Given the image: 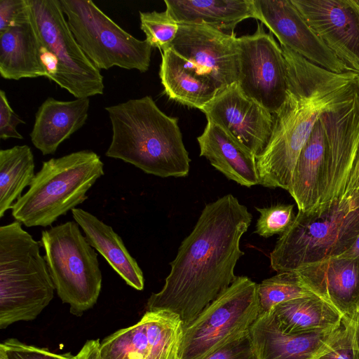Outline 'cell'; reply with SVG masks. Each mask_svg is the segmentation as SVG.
Returning <instances> with one entry per match:
<instances>
[{
	"instance_id": "obj_1",
	"label": "cell",
	"mask_w": 359,
	"mask_h": 359,
	"mask_svg": "<svg viewBox=\"0 0 359 359\" xmlns=\"http://www.w3.org/2000/svg\"><path fill=\"white\" fill-rule=\"evenodd\" d=\"M252 219L231 194L205 205L170 263L163 287L148 299L147 311L172 312L183 328L189 325L236 278L234 269L244 255L240 241Z\"/></svg>"
},
{
	"instance_id": "obj_2",
	"label": "cell",
	"mask_w": 359,
	"mask_h": 359,
	"mask_svg": "<svg viewBox=\"0 0 359 359\" xmlns=\"http://www.w3.org/2000/svg\"><path fill=\"white\" fill-rule=\"evenodd\" d=\"M280 46L287 69V90L284 102L273 114L269 140L257 159L268 172L288 178L320 116L353 100L359 90V75L327 70Z\"/></svg>"
},
{
	"instance_id": "obj_3",
	"label": "cell",
	"mask_w": 359,
	"mask_h": 359,
	"mask_svg": "<svg viewBox=\"0 0 359 359\" xmlns=\"http://www.w3.org/2000/svg\"><path fill=\"white\" fill-rule=\"evenodd\" d=\"M112 137L107 157L160 177L188 175L191 159L178 120L163 113L150 96L105 108Z\"/></svg>"
},
{
	"instance_id": "obj_4",
	"label": "cell",
	"mask_w": 359,
	"mask_h": 359,
	"mask_svg": "<svg viewBox=\"0 0 359 359\" xmlns=\"http://www.w3.org/2000/svg\"><path fill=\"white\" fill-rule=\"evenodd\" d=\"M359 235V191L309 209L298 210L270 253L278 273L339 257Z\"/></svg>"
},
{
	"instance_id": "obj_5",
	"label": "cell",
	"mask_w": 359,
	"mask_h": 359,
	"mask_svg": "<svg viewBox=\"0 0 359 359\" xmlns=\"http://www.w3.org/2000/svg\"><path fill=\"white\" fill-rule=\"evenodd\" d=\"M41 243L18 221L0 226V328L34 320L54 296Z\"/></svg>"
},
{
	"instance_id": "obj_6",
	"label": "cell",
	"mask_w": 359,
	"mask_h": 359,
	"mask_svg": "<svg viewBox=\"0 0 359 359\" xmlns=\"http://www.w3.org/2000/svg\"><path fill=\"white\" fill-rule=\"evenodd\" d=\"M104 174L103 162L91 150L43 161L28 191L14 203L12 216L27 227L51 226L84 202Z\"/></svg>"
},
{
	"instance_id": "obj_7",
	"label": "cell",
	"mask_w": 359,
	"mask_h": 359,
	"mask_svg": "<svg viewBox=\"0 0 359 359\" xmlns=\"http://www.w3.org/2000/svg\"><path fill=\"white\" fill-rule=\"evenodd\" d=\"M74 221L41 231V245L57 294L80 316L96 304L102 276L97 254Z\"/></svg>"
},
{
	"instance_id": "obj_8",
	"label": "cell",
	"mask_w": 359,
	"mask_h": 359,
	"mask_svg": "<svg viewBox=\"0 0 359 359\" xmlns=\"http://www.w3.org/2000/svg\"><path fill=\"white\" fill-rule=\"evenodd\" d=\"M43 49L46 78L76 98L103 94V76L76 41L60 0H27Z\"/></svg>"
},
{
	"instance_id": "obj_9",
	"label": "cell",
	"mask_w": 359,
	"mask_h": 359,
	"mask_svg": "<svg viewBox=\"0 0 359 359\" xmlns=\"http://www.w3.org/2000/svg\"><path fill=\"white\" fill-rule=\"evenodd\" d=\"M261 313L257 283L237 276L184 328L180 359H201L248 334Z\"/></svg>"
},
{
	"instance_id": "obj_10",
	"label": "cell",
	"mask_w": 359,
	"mask_h": 359,
	"mask_svg": "<svg viewBox=\"0 0 359 359\" xmlns=\"http://www.w3.org/2000/svg\"><path fill=\"white\" fill-rule=\"evenodd\" d=\"M60 3L76 41L97 68L149 69L152 47L146 39H137L125 31L90 0Z\"/></svg>"
},
{
	"instance_id": "obj_11",
	"label": "cell",
	"mask_w": 359,
	"mask_h": 359,
	"mask_svg": "<svg viewBox=\"0 0 359 359\" xmlns=\"http://www.w3.org/2000/svg\"><path fill=\"white\" fill-rule=\"evenodd\" d=\"M238 86L243 93L274 114L285 101L287 69L282 48L262 22L255 32L238 38Z\"/></svg>"
},
{
	"instance_id": "obj_12",
	"label": "cell",
	"mask_w": 359,
	"mask_h": 359,
	"mask_svg": "<svg viewBox=\"0 0 359 359\" xmlns=\"http://www.w3.org/2000/svg\"><path fill=\"white\" fill-rule=\"evenodd\" d=\"M169 46L220 91L238 82L240 48L233 32L227 34L206 25L179 24Z\"/></svg>"
},
{
	"instance_id": "obj_13",
	"label": "cell",
	"mask_w": 359,
	"mask_h": 359,
	"mask_svg": "<svg viewBox=\"0 0 359 359\" xmlns=\"http://www.w3.org/2000/svg\"><path fill=\"white\" fill-rule=\"evenodd\" d=\"M180 318L170 311H147L135 325L100 342L102 359H180L183 337Z\"/></svg>"
},
{
	"instance_id": "obj_14",
	"label": "cell",
	"mask_w": 359,
	"mask_h": 359,
	"mask_svg": "<svg viewBox=\"0 0 359 359\" xmlns=\"http://www.w3.org/2000/svg\"><path fill=\"white\" fill-rule=\"evenodd\" d=\"M313 32L359 75V0H290Z\"/></svg>"
},
{
	"instance_id": "obj_15",
	"label": "cell",
	"mask_w": 359,
	"mask_h": 359,
	"mask_svg": "<svg viewBox=\"0 0 359 359\" xmlns=\"http://www.w3.org/2000/svg\"><path fill=\"white\" fill-rule=\"evenodd\" d=\"M201 111L256 158L266 146L273 115L245 95L237 82L218 92Z\"/></svg>"
},
{
	"instance_id": "obj_16",
	"label": "cell",
	"mask_w": 359,
	"mask_h": 359,
	"mask_svg": "<svg viewBox=\"0 0 359 359\" xmlns=\"http://www.w3.org/2000/svg\"><path fill=\"white\" fill-rule=\"evenodd\" d=\"M257 20L285 46L313 64L335 73L350 72L310 28L290 0H253Z\"/></svg>"
},
{
	"instance_id": "obj_17",
	"label": "cell",
	"mask_w": 359,
	"mask_h": 359,
	"mask_svg": "<svg viewBox=\"0 0 359 359\" xmlns=\"http://www.w3.org/2000/svg\"><path fill=\"white\" fill-rule=\"evenodd\" d=\"M301 284L321 298L343 317L355 314L359 308V262L335 257L293 270Z\"/></svg>"
},
{
	"instance_id": "obj_18",
	"label": "cell",
	"mask_w": 359,
	"mask_h": 359,
	"mask_svg": "<svg viewBox=\"0 0 359 359\" xmlns=\"http://www.w3.org/2000/svg\"><path fill=\"white\" fill-rule=\"evenodd\" d=\"M337 330L303 334L283 332L273 310L262 312L249 331L256 359H318L334 343Z\"/></svg>"
},
{
	"instance_id": "obj_19",
	"label": "cell",
	"mask_w": 359,
	"mask_h": 359,
	"mask_svg": "<svg viewBox=\"0 0 359 359\" xmlns=\"http://www.w3.org/2000/svg\"><path fill=\"white\" fill-rule=\"evenodd\" d=\"M0 74L8 80L47 76L30 9L27 17L0 33Z\"/></svg>"
},
{
	"instance_id": "obj_20",
	"label": "cell",
	"mask_w": 359,
	"mask_h": 359,
	"mask_svg": "<svg viewBox=\"0 0 359 359\" xmlns=\"http://www.w3.org/2000/svg\"><path fill=\"white\" fill-rule=\"evenodd\" d=\"M90 100L61 101L47 98L39 107L30 138L43 155L54 154L58 147L84 126Z\"/></svg>"
},
{
	"instance_id": "obj_21",
	"label": "cell",
	"mask_w": 359,
	"mask_h": 359,
	"mask_svg": "<svg viewBox=\"0 0 359 359\" xmlns=\"http://www.w3.org/2000/svg\"><path fill=\"white\" fill-rule=\"evenodd\" d=\"M197 140L200 156L229 180L246 187L259 184L256 156L221 127L208 121Z\"/></svg>"
},
{
	"instance_id": "obj_22",
	"label": "cell",
	"mask_w": 359,
	"mask_h": 359,
	"mask_svg": "<svg viewBox=\"0 0 359 359\" xmlns=\"http://www.w3.org/2000/svg\"><path fill=\"white\" fill-rule=\"evenodd\" d=\"M327 133L322 116L298 157L287 191L298 210L320 203L325 171Z\"/></svg>"
},
{
	"instance_id": "obj_23",
	"label": "cell",
	"mask_w": 359,
	"mask_h": 359,
	"mask_svg": "<svg viewBox=\"0 0 359 359\" xmlns=\"http://www.w3.org/2000/svg\"><path fill=\"white\" fill-rule=\"evenodd\" d=\"M72 214L89 244L101 254L127 285L142 290L144 286L142 271L112 227L79 208L73 209Z\"/></svg>"
},
{
	"instance_id": "obj_24",
	"label": "cell",
	"mask_w": 359,
	"mask_h": 359,
	"mask_svg": "<svg viewBox=\"0 0 359 359\" xmlns=\"http://www.w3.org/2000/svg\"><path fill=\"white\" fill-rule=\"evenodd\" d=\"M166 11L179 24L206 25L233 32L248 18L257 20L253 0H165Z\"/></svg>"
},
{
	"instance_id": "obj_25",
	"label": "cell",
	"mask_w": 359,
	"mask_h": 359,
	"mask_svg": "<svg viewBox=\"0 0 359 359\" xmlns=\"http://www.w3.org/2000/svg\"><path fill=\"white\" fill-rule=\"evenodd\" d=\"M159 76L167 96L189 107L201 110L219 92L170 47L163 50Z\"/></svg>"
},
{
	"instance_id": "obj_26",
	"label": "cell",
	"mask_w": 359,
	"mask_h": 359,
	"mask_svg": "<svg viewBox=\"0 0 359 359\" xmlns=\"http://www.w3.org/2000/svg\"><path fill=\"white\" fill-rule=\"evenodd\" d=\"M272 310L280 329L291 334L334 330L341 326L344 318L314 294L280 303Z\"/></svg>"
},
{
	"instance_id": "obj_27",
	"label": "cell",
	"mask_w": 359,
	"mask_h": 359,
	"mask_svg": "<svg viewBox=\"0 0 359 359\" xmlns=\"http://www.w3.org/2000/svg\"><path fill=\"white\" fill-rule=\"evenodd\" d=\"M34 158L31 148L16 145L0 150V217L12 209L15 201L30 186L34 177Z\"/></svg>"
},
{
	"instance_id": "obj_28",
	"label": "cell",
	"mask_w": 359,
	"mask_h": 359,
	"mask_svg": "<svg viewBox=\"0 0 359 359\" xmlns=\"http://www.w3.org/2000/svg\"><path fill=\"white\" fill-rule=\"evenodd\" d=\"M298 280L294 271L278 273L257 284V295L262 312L297 298L313 295Z\"/></svg>"
},
{
	"instance_id": "obj_29",
	"label": "cell",
	"mask_w": 359,
	"mask_h": 359,
	"mask_svg": "<svg viewBox=\"0 0 359 359\" xmlns=\"http://www.w3.org/2000/svg\"><path fill=\"white\" fill-rule=\"evenodd\" d=\"M140 28L152 48L163 50L174 41L179 23L166 11L140 12Z\"/></svg>"
},
{
	"instance_id": "obj_30",
	"label": "cell",
	"mask_w": 359,
	"mask_h": 359,
	"mask_svg": "<svg viewBox=\"0 0 359 359\" xmlns=\"http://www.w3.org/2000/svg\"><path fill=\"white\" fill-rule=\"evenodd\" d=\"M318 359H359V323L355 315L343 318L331 348Z\"/></svg>"
},
{
	"instance_id": "obj_31",
	"label": "cell",
	"mask_w": 359,
	"mask_h": 359,
	"mask_svg": "<svg viewBox=\"0 0 359 359\" xmlns=\"http://www.w3.org/2000/svg\"><path fill=\"white\" fill-rule=\"evenodd\" d=\"M259 212L255 233L264 238L282 235L292 224L295 215L292 204H276L266 208H255Z\"/></svg>"
},
{
	"instance_id": "obj_32",
	"label": "cell",
	"mask_w": 359,
	"mask_h": 359,
	"mask_svg": "<svg viewBox=\"0 0 359 359\" xmlns=\"http://www.w3.org/2000/svg\"><path fill=\"white\" fill-rule=\"evenodd\" d=\"M8 359H76L71 353H55L47 348L26 344L16 339H8L0 344Z\"/></svg>"
},
{
	"instance_id": "obj_33",
	"label": "cell",
	"mask_w": 359,
	"mask_h": 359,
	"mask_svg": "<svg viewBox=\"0 0 359 359\" xmlns=\"http://www.w3.org/2000/svg\"><path fill=\"white\" fill-rule=\"evenodd\" d=\"M25 122L15 114L10 106L6 92L0 90V138L22 140L23 136L18 131L17 126Z\"/></svg>"
},
{
	"instance_id": "obj_34",
	"label": "cell",
	"mask_w": 359,
	"mask_h": 359,
	"mask_svg": "<svg viewBox=\"0 0 359 359\" xmlns=\"http://www.w3.org/2000/svg\"><path fill=\"white\" fill-rule=\"evenodd\" d=\"M27 0H0V33L29 14Z\"/></svg>"
},
{
	"instance_id": "obj_35",
	"label": "cell",
	"mask_w": 359,
	"mask_h": 359,
	"mask_svg": "<svg viewBox=\"0 0 359 359\" xmlns=\"http://www.w3.org/2000/svg\"><path fill=\"white\" fill-rule=\"evenodd\" d=\"M201 359H256L249 334Z\"/></svg>"
},
{
	"instance_id": "obj_36",
	"label": "cell",
	"mask_w": 359,
	"mask_h": 359,
	"mask_svg": "<svg viewBox=\"0 0 359 359\" xmlns=\"http://www.w3.org/2000/svg\"><path fill=\"white\" fill-rule=\"evenodd\" d=\"M357 191H359V145L346 181L343 198Z\"/></svg>"
},
{
	"instance_id": "obj_37",
	"label": "cell",
	"mask_w": 359,
	"mask_h": 359,
	"mask_svg": "<svg viewBox=\"0 0 359 359\" xmlns=\"http://www.w3.org/2000/svg\"><path fill=\"white\" fill-rule=\"evenodd\" d=\"M76 356V359H102L100 339L88 340Z\"/></svg>"
},
{
	"instance_id": "obj_38",
	"label": "cell",
	"mask_w": 359,
	"mask_h": 359,
	"mask_svg": "<svg viewBox=\"0 0 359 359\" xmlns=\"http://www.w3.org/2000/svg\"><path fill=\"white\" fill-rule=\"evenodd\" d=\"M340 256L354 258L358 259L359 262V235L356 238L352 246Z\"/></svg>"
},
{
	"instance_id": "obj_39",
	"label": "cell",
	"mask_w": 359,
	"mask_h": 359,
	"mask_svg": "<svg viewBox=\"0 0 359 359\" xmlns=\"http://www.w3.org/2000/svg\"><path fill=\"white\" fill-rule=\"evenodd\" d=\"M0 359H8L3 351L0 350Z\"/></svg>"
},
{
	"instance_id": "obj_40",
	"label": "cell",
	"mask_w": 359,
	"mask_h": 359,
	"mask_svg": "<svg viewBox=\"0 0 359 359\" xmlns=\"http://www.w3.org/2000/svg\"><path fill=\"white\" fill-rule=\"evenodd\" d=\"M355 315L357 316V318H358V323H359V308H358V309L357 310V311H356V313H355Z\"/></svg>"
}]
</instances>
